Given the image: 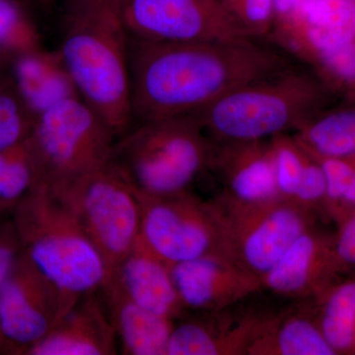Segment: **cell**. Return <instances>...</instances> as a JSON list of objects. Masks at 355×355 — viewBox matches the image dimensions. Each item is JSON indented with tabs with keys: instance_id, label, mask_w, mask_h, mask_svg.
<instances>
[{
	"instance_id": "1",
	"label": "cell",
	"mask_w": 355,
	"mask_h": 355,
	"mask_svg": "<svg viewBox=\"0 0 355 355\" xmlns=\"http://www.w3.org/2000/svg\"><path fill=\"white\" fill-rule=\"evenodd\" d=\"M133 125L193 114L230 91L275 76L291 60L256 39L128 40Z\"/></svg>"
},
{
	"instance_id": "2",
	"label": "cell",
	"mask_w": 355,
	"mask_h": 355,
	"mask_svg": "<svg viewBox=\"0 0 355 355\" xmlns=\"http://www.w3.org/2000/svg\"><path fill=\"white\" fill-rule=\"evenodd\" d=\"M128 40L113 0H67L60 55L79 95L119 137L133 125Z\"/></svg>"
},
{
	"instance_id": "3",
	"label": "cell",
	"mask_w": 355,
	"mask_h": 355,
	"mask_svg": "<svg viewBox=\"0 0 355 355\" xmlns=\"http://www.w3.org/2000/svg\"><path fill=\"white\" fill-rule=\"evenodd\" d=\"M11 221L21 251L60 292L62 317L104 286V259L50 184L40 182L13 210Z\"/></svg>"
},
{
	"instance_id": "4",
	"label": "cell",
	"mask_w": 355,
	"mask_h": 355,
	"mask_svg": "<svg viewBox=\"0 0 355 355\" xmlns=\"http://www.w3.org/2000/svg\"><path fill=\"white\" fill-rule=\"evenodd\" d=\"M212 141L193 114L135 123L119 137L109 165L139 196L191 191L209 170Z\"/></svg>"
},
{
	"instance_id": "5",
	"label": "cell",
	"mask_w": 355,
	"mask_h": 355,
	"mask_svg": "<svg viewBox=\"0 0 355 355\" xmlns=\"http://www.w3.org/2000/svg\"><path fill=\"white\" fill-rule=\"evenodd\" d=\"M324 94L302 69L245 84L193 114L214 141H251L296 132L321 111Z\"/></svg>"
},
{
	"instance_id": "6",
	"label": "cell",
	"mask_w": 355,
	"mask_h": 355,
	"mask_svg": "<svg viewBox=\"0 0 355 355\" xmlns=\"http://www.w3.org/2000/svg\"><path fill=\"white\" fill-rule=\"evenodd\" d=\"M49 184L101 254L108 275L139 239V196L110 165Z\"/></svg>"
},
{
	"instance_id": "7",
	"label": "cell",
	"mask_w": 355,
	"mask_h": 355,
	"mask_svg": "<svg viewBox=\"0 0 355 355\" xmlns=\"http://www.w3.org/2000/svg\"><path fill=\"white\" fill-rule=\"evenodd\" d=\"M116 139L101 114L77 97L36 118L27 144L42 181L50 184L109 165Z\"/></svg>"
},
{
	"instance_id": "8",
	"label": "cell",
	"mask_w": 355,
	"mask_h": 355,
	"mask_svg": "<svg viewBox=\"0 0 355 355\" xmlns=\"http://www.w3.org/2000/svg\"><path fill=\"white\" fill-rule=\"evenodd\" d=\"M139 198L137 242L168 266L209 254L228 257L226 217L216 202H205L191 191Z\"/></svg>"
},
{
	"instance_id": "9",
	"label": "cell",
	"mask_w": 355,
	"mask_h": 355,
	"mask_svg": "<svg viewBox=\"0 0 355 355\" xmlns=\"http://www.w3.org/2000/svg\"><path fill=\"white\" fill-rule=\"evenodd\" d=\"M123 19L133 38L166 43L250 38L221 0H128Z\"/></svg>"
},
{
	"instance_id": "10",
	"label": "cell",
	"mask_w": 355,
	"mask_h": 355,
	"mask_svg": "<svg viewBox=\"0 0 355 355\" xmlns=\"http://www.w3.org/2000/svg\"><path fill=\"white\" fill-rule=\"evenodd\" d=\"M224 214L228 258L260 282L309 229L307 209L286 200Z\"/></svg>"
},
{
	"instance_id": "11",
	"label": "cell",
	"mask_w": 355,
	"mask_h": 355,
	"mask_svg": "<svg viewBox=\"0 0 355 355\" xmlns=\"http://www.w3.org/2000/svg\"><path fill=\"white\" fill-rule=\"evenodd\" d=\"M60 317L57 287L20 251L0 289V333L7 354L26 355Z\"/></svg>"
},
{
	"instance_id": "12",
	"label": "cell",
	"mask_w": 355,
	"mask_h": 355,
	"mask_svg": "<svg viewBox=\"0 0 355 355\" xmlns=\"http://www.w3.org/2000/svg\"><path fill=\"white\" fill-rule=\"evenodd\" d=\"M211 141L209 170L220 179L221 195L216 202L224 212L282 200L277 189L270 139Z\"/></svg>"
},
{
	"instance_id": "13",
	"label": "cell",
	"mask_w": 355,
	"mask_h": 355,
	"mask_svg": "<svg viewBox=\"0 0 355 355\" xmlns=\"http://www.w3.org/2000/svg\"><path fill=\"white\" fill-rule=\"evenodd\" d=\"M169 270L186 312L225 310L261 289L260 279L222 254L175 263Z\"/></svg>"
},
{
	"instance_id": "14",
	"label": "cell",
	"mask_w": 355,
	"mask_h": 355,
	"mask_svg": "<svg viewBox=\"0 0 355 355\" xmlns=\"http://www.w3.org/2000/svg\"><path fill=\"white\" fill-rule=\"evenodd\" d=\"M275 43L311 62L355 42V0H301L295 12L273 28Z\"/></svg>"
},
{
	"instance_id": "15",
	"label": "cell",
	"mask_w": 355,
	"mask_h": 355,
	"mask_svg": "<svg viewBox=\"0 0 355 355\" xmlns=\"http://www.w3.org/2000/svg\"><path fill=\"white\" fill-rule=\"evenodd\" d=\"M116 331L99 291L77 301L26 355H114Z\"/></svg>"
},
{
	"instance_id": "16",
	"label": "cell",
	"mask_w": 355,
	"mask_h": 355,
	"mask_svg": "<svg viewBox=\"0 0 355 355\" xmlns=\"http://www.w3.org/2000/svg\"><path fill=\"white\" fill-rule=\"evenodd\" d=\"M144 310L176 322L186 314L169 266L139 242L107 275L104 286Z\"/></svg>"
},
{
	"instance_id": "17",
	"label": "cell",
	"mask_w": 355,
	"mask_h": 355,
	"mask_svg": "<svg viewBox=\"0 0 355 355\" xmlns=\"http://www.w3.org/2000/svg\"><path fill=\"white\" fill-rule=\"evenodd\" d=\"M229 308L214 313H193L174 323L167 355L247 354L263 316H229Z\"/></svg>"
},
{
	"instance_id": "18",
	"label": "cell",
	"mask_w": 355,
	"mask_h": 355,
	"mask_svg": "<svg viewBox=\"0 0 355 355\" xmlns=\"http://www.w3.org/2000/svg\"><path fill=\"white\" fill-rule=\"evenodd\" d=\"M13 83L35 120L60 103L80 97L58 50L38 49L17 55Z\"/></svg>"
},
{
	"instance_id": "19",
	"label": "cell",
	"mask_w": 355,
	"mask_h": 355,
	"mask_svg": "<svg viewBox=\"0 0 355 355\" xmlns=\"http://www.w3.org/2000/svg\"><path fill=\"white\" fill-rule=\"evenodd\" d=\"M100 293L121 354L167 355L174 321L144 310L113 289L102 287Z\"/></svg>"
},
{
	"instance_id": "20",
	"label": "cell",
	"mask_w": 355,
	"mask_h": 355,
	"mask_svg": "<svg viewBox=\"0 0 355 355\" xmlns=\"http://www.w3.org/2000/svg\"><path fill=\"white\" fill-rule=\"evenodd\" d=\"M248 355H334L335 350L314 322L302 312V307L266 315Z\"/></svg>"
},
{
	"instance_id": "21",
	"label": "cell",
	"mask_w": 355,
	"mask_h": 355,
	"mask_svg": "<svg viewBox=\"0 0 355 355\" xmlns=\"http://www.w3.org/2000/svg\"><path fill=\"white\" fill-rule=\"evenodd\" d=\"M319 242L309 229L299 236L265 277L261 288L284 298L302 300L316 275Z\"/></svg>"
},
{
	"instance_id": "22",
	"label": "cell",
	"mask_w": 355,
	"mask_h": 355,
	"mask_svg": "<svg viewBox=\"0 0 355 355\" xmlns=\"http://www.w3.org/2000/svg\"><path fill=\"white\" fill-rule=\"evenodd\" d=\"M293 135L315 157H355V109L318 112Z\"/></svg>"
},
{
	"instance_id": "23",
	"label": "cell",
	"mask_w": 355,
	"mask_h": 355,
	"mask_svg": "<svg viewBox=\"0 0 355 355\" xmlns=\"http://www.w3.org/2000/svg\"><path fill=\"white\" fill-rule=\"evenodd\" d=\"M42 181L27 140L0 151V220Z\"/></svg>"
},
{
	"instance_id": "24",
	"label": "cell",
	"mask_w": 355,
	"mask_h": 355,
	"mask_svg": "<svg viewBox=\"0 0 355 355\" xmlns=\"http://www.w3.org/2000/svg\"><path fill=\"white\" fill-rule=\"evenodd\" d=\"M320 330L335 352L355 345V282H347L331 294L324 305Z\"/></svg>"
},
{
	"instance_id": "25",
	"label": "cell",
	"mask_w": 355,
	"mask_h": 355,
	"mask_svg": "<svg viewBox=\"0 0 355 355\" xmlns=\"http://www.w3.org/2000/svg\"><path fill=\"white\" fill-rule=\"evenodd\" d=\"M270 141L280 198L293 202L304 171L307 150L291 133L273 137Z\"/></svg>"
},
{
	"instance_id": "26",
	"label": "cell",
	"mask_w": 355,
	"mask_h": 355,
	"mask_svg": "<svg viewBox=\"0 0 355 355\" xmlns=\"http://www.w3.org/2000/svg\"><path fill=\"white\" fill-rule=\"evenodd\" d=\"M34 121L13 80L0 79V151L26 141Z\"/></svg>"
},
{
	"instance_id": "27",
	"label": "cell",
	"mask_w": 355,
	"mask_h": 355,
	"mask_svg": "<svg viewBox=\"0 0 355 355\" xmlns=\"http://www.w3.org/2000/svg\"><path fill=\"white\" fill-rule=\"evenodd\" d=\"M41 49L39 33L12 0H0V51L22 55Z\"/></svg>"
},
{
	"instance_id": "28",
	"label": "cell",
	"mask_w": 355,
	"mask_h": 355,
	"mask_svg": "<svg viewBox=\"0 0 355 355\" xmlns=\"http://www.w3.org/2000/svg\"><path fill=\"white\" fill-rule=\"evenodd\" d=\"M230 15L250 38H266L277 21L275 0H240Z\"/></svg>"
},
{
	"instance_id": "29",
	"label": "cell",
	"mask_w": 355,
	"mask_h": 355,
	"mask_svg": "<svg viewBox=\"0 0 355 355\" xmlns=\"http://www.w3.org/2000/svg\"><path fill=\"white\" fill-rule=\"evenodd\" d=\"M315 158L326 176L327 197L355 203V166L347 159Z\"/></svg>"
},
{
	"instance_id": "30",
	"label": "cell",
	"mask_w": 355,
	"mask_h": 355,
	"mask_svg": "<svg viewBox=\"0 0 355 355\" xmlns=\"http://www.w3.org/2000/svg\"><path fill=\"white\" fill-rule=\"evenodd\" d=\"M310 62L338 83L355 87V42L324 51Z\"/></svg>"
},
{
	"instance_id": "31",
	"label": "cell",
	"mask_w": 355,
	"mask_h": 355,
	"mask_svg": "<svg viewBox=\"0 0 355 355\" xmlns=\"http://www.w3.org/2000/svg\"><path fill=\"white\" fill-rule=\"evenodd\" d=\"M324 197H327L326 176L319 161L308 153L304 171L293 202L307 209Z\"/></svg>"
},
{
	"instance_id": "32",
	"label": "cell",
	"mask_w": 355,
	"mask_h": 355,
	"mask_svg": "<svg viewBox=\"0 0 355 355\" xmlns=\"http://www.w3.org/2000/svg\"><path fill=\"white\" fill-rule=\"evenodd\" d=\"M21 251L19 240L12 221L7 219L0 225V289L6 282ZM0 354H7L6 343L0 333Z\"/></svg>"
},
{
	"instance_id": "33",
	"label": "cell",
	"mask_w": 355,
	"mask_h": 355,
	"mask_svg": "<svg viewBox=\"0 0 355 355\" xmlns=\"http://www.w3.org/2000/svg\"><path fill=\"white\" fill-rule=\"evenodd\" d=\"M338 258L349 265H355V216L343 228L336 243Z\"/></svg>"
},
{
	"instance_id": "34",
	"label": "cell",
	"mask_w": 355,
	"mask_h": 355,
	"mask_svg": "<svg viewBox=\"0 0 355 355\" xmlns=\"http://www.w3.org/2000/svg\"><path fill=\"white\" fill-rule=\"evenodd\" d=\"M301 0H275V6H277L275 25L288 19L292 14L295 12Z\"/></svg>"
},
{
	"instance_id": "35",
	"label": "cell",
	"mask_w": 355,
	"mask_h": 355,
	"mask_svg": "<svg viewBox=\"0 0 355 355\" xmlns=\"http://www.w3.org/2000/svg\"><path fill=\"white\" fill-rule=\"evenodd\" d=\"M221 2L223 4L224 8L230 14L231 11L235 8V6L239 3L240 0H221Z\"/></svg>"
},
{
	"instance_id": "36",
	"label": "cell",
	"mask_w": 355,
	"mask_h": 355,
	"mask_svg": "<svg viewBox=\"0 0 355 355\" xmlns=\"http://www.w3.org/2000/svg\"><path fill=\"white\" fill-rule=\"evenodd\" d=\"M113 1L116 2V3L120 4L121 7H123L128 0H113Z\"/></svg>"
},
{
	"instance_id": "37",
	"label": "cell",
	"mask_w": 355,
	"mask_h": 355,
	"mask_svg": "<svg viewBox=\"0 0 355 355\" xmlns=\"http://www.w3.org/2000/svg\"><path fill=\"white\" fill-rule=\"evenodd\" d=\"M3 58H6V55H4L3 53H1V51H0V62H1L2 60H3Z\"/></svg>"
},
{
	"instance_id": "38",
	"label": "cell",
	"mask_w": 355,
	"mask_h": 355,
	"mask_svg": "<svg viewBox=\"0 0 355 355\" xmlns=\"http://www.w3.org/2000/svg\"><path fill=\"white\" fill-rule=\"evenodd\" d=\"M6 220H0V225H1L2 223H3V222H6Z\"/></svg>"
}]
</instances>
